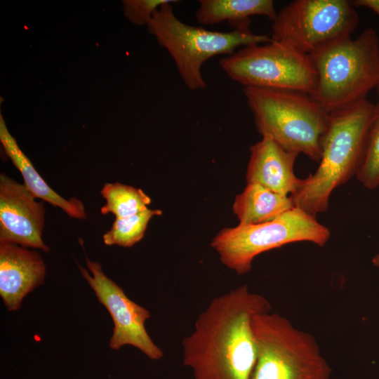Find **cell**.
<instances>
[{
	"label": "cell",
	"mask_w": 379,
	"mask_h": 379,
	"mask_svg": "<svg viewBox=\"0 0 379 379\" xmlns=\"http://www.w3.org/2000/svg\"><path fill=\"white\" fill-rule=\"evenodd\" d=\"M86 260L91 274L79 265L80 272L99 302L107 310L114 323L109 347L118 350L124 345H131L149 359H161L163 350L154 343L145 328V322L151 317L149 312L131 300L122 288L104 273L98 262L87 258Z\"/></svg>",
	"instance_id": "obj_10"
},
{
	"label": "cell",
	"mask_w": 379,
	"mask_h": 379,
	"mask_svg": "<svg viewBox=\"0 0 379 379\" xmlns=\"http://www.w3.org/2000/svg\"><path fill=\"white\" fill-rule=\"evenodd\" d=\"M0 141L5 153L20 172L24 180L23 184L36 198L61 208L71 218L77 219L86 218L84 205L80 199L76 197L69 199L63 198L44 181L10 133L1 114Z\"/></svg>",
	"instance_id": "obj_14"
},
{
	"label": "cell",
	"mask_w": 379,
	"mask_h": 379,
	"mask_svg": "<svg viewBox=\"0 0 379 379\" xmlns=\"http://www.w3.org/2000/svg\"><path fill=\"white\" fill-rule=\"evenodd\" d=\"M295 206L290 196L258 184H247L235 197L232 211L239 224H260L274 220Z\"/></svg>",
	"instance_id": "obj_15"
},
{
	"label": "cell",
	"mask_w": 379,
	"mask_h": 379,
	"mask_svg": "<svg viewBox=\"0 0 379 379\" xmlns=\"http://www.w3.org/2000/svg\"><path fill=\"white\" fill-rule=\"evenodd\" d=\"M309 56L317 74L310 95L329 113L366 99L379 84V39L372 28L354 39L335 41Z\"/></svg>",
	"instance_id": "obj_3"
},
{
	"label": "cell",
	"mask_w": 379,
	"mask_h": 379,
	"mask_svg": "<svg viewBox=\"0 0 379 379\" xmlns=\"http://www.w3.org/2000/svg\"><path fill=\"white\" fill-rule=\"evenodd\" d=\"M161 213V210L148 208L129 217L115 218L111 229L102 236L104 244L122 247L134 246L144 237L150 220Z\"/></svg>",
	"instance_id": "obj_18"
},
{
	"label": "cell",
	"mask_w": 379,
	"mask_h": 379,
	"mask_svg": "<svg viewBox=\"0 0 379 379\" xmlns=\"http://www.w3.org/2000/svg\"><path fill=\"white\" fill-rule=\"evenodd\" d=\"M44 201L36 197L24 184L0 175V242L50 251L42 239L45 224Z\"/></svg>",
	"instance_id": "obj_11"
},
{
	"label": "cell",
	"mask_w": 379,
	"mask_h": 379,
	"mask_svg": "<svg viewBox=\"0 0 379 379\" xmlns=\"http://www.w3.org/2000/svg\"><path fill=\"white\" fill-rule=\"evenodd\" d=\"M258 133L286 150L319 162L330 113L310 95L295 91L244 87Z\"/></svg>",
	"instance_id": "obj_4"
},
{
	"label": "cell",
	"mask_w": 379,
	"mask_h": 379,
	"mask_svg": "<svg viewBox=\"0 0 379 379\" xmlns=\"http://www.w3.org/2000/svg\"><path fill=\"white\" fill-rule=\"evenodd\" d=\"M356 177L368 190L379 186V102L374 104L364 154Z\"/></svg>",
	"instance_id": "obj_19"
},
{
	"label": "cell",
	"mask_w": 379,
	"mask_h": 379,
	"mask_svg": "<svg viewBox=\"0 0 379 379\" xmlns=\"http://www.w3.org/2000/svg\"><path fill=\"white\" fill-rule=\"evenodd\" d=\"M298 155L286 150L270 138L262 136L250 147L247 184H258L276 193L291 196L302 182L293 169Z\"/></svg>",
	"instance_id": "obj_13"
},
{
	"label": "cell",
	"mask_w": 379,
	"mask_h": 379,
	"mask_svg": "<svg viewBox=\"0 0 379 379\" xmlns=\"http://www.w3.org/2000/svg\"><path fill=\"white\" fill-rule=\"evenodd\" d=\"M46 265L40 253L16 244L0 242V295L9 311L44 283Z\"/></svg>",
	"instance_id": "obj_12"
},
{
	"label": "cell",
	"mask_w": 379,
	"mask_h": 379,
	"mask_svg": "<svg viewBox=\"0 0 379 379\" xmlns=\"http://www.w3.org/2000/svg\"><path fill=\"white\" fill-rule=\"evenodd\" d=\"M263 15L274 21L277 15L272 0H201L195 17L201 25L227 21L235 27L250 22L249 17Z\"/></svg>",
	"instance_id": "obj_16"
},
{
	"label": "cell",
	"mask_w": 379,
	"mask_h": 379,
	"mask_svg": "<svg viewBox=\"0 0 379 379\" xmlns=\"http://www.w3.org/2000/svg\"><path fill=\"white\" fill-rule=\"evenodd\" d=\"M173 0H124V15L133 24L147 25L155 11L163 4Z\"/></svg>",
	"instance_id": "obj_20"
},
{
	"label": "cell",
	"mask_w": 379,
	"mask_h": 379,
	"mask_svg": "<svg viewBox=\"0 0 379 379\" xmlns=\"http://www.w3.org/2000/svg\"><path fill=\"white\" fill-rule=\"evenodd\" d=\"M100 194L106 204L100 208L102 214L112 213L115 218L135 215L147 208L151 199L141 189L120 182L106 183Z\"/></svg>",
	"instance_id": "obj_17"
},
{
	"label": "cell",
	"mask_w": 379,
	"mask_h": 379,
	"mask_svg": "<svg viewBox=\"0 0 379 379\" xmlns=\"http://www.w3.org/2000/svg\"><path fill=\"white\" fill-rule=\"evenodd\" d=\"M371 262L374 266L379 267V253L372 258Z\"/></svg>",
	"instance_id": "obj_22"
},
{
	"label": "cell",
	"mask_w": 379,
	"mask_h": 379,
	"mask_svg": "<svg viewBox=\"0 0 379 379\" xmlns=\"http://www.w3.org/2000/svg\"><path fill=\"white\" fill-rule=\"evenodd\" d=\"M359 22L350 1L295 0L277 13L270 38L309 55L351 36Z\"/></svg>",
	"instance_id": "obj_9"
},
{
	"label": "cell",
	"mask_w": 379,
	"mask_h": 379,
	"mask_svg": "<svg viewBox=\"0 0 379 379\" xmlns=\"http://www.w3.org/2000/svg\"><path fill=\"white\" fill-rule=\"evenodd\" d=\"M271 309L247 285L215 297L182 341L183 365L192 379H251L258 357L253 318Z\"/></svg>",
	"instance_id": "obj_1"
},
{
	"label": "cell",
	"mask_w": 379,
	"mask_h": 379,
	"mask_svg": "<svg viewBox=\"0 0 379 379\" xmlns=\"http://www.w3.org/2000/svg\"><path fill=\"white\" fill-rule=\"evenodd\" d=\"M350 1L354 6L368 8L379 15V0H354Z\"/></svg>",
	"instance_id": "obj_21"
},
{
	"label": "cell",
	"mask_w": 379,
	"mask_h": 379,
	"mask_svg": "<svg viewBox=\"0 0 379 379\" xmlns=\"http://www.w3.org/2000/svg\"><path fill=\"white\" fill-rule=\"evenodd\" d=\"M377 89H378V93H379V84H378V87H377Z\"/></svg>",
	"instance_id": "obj_23"
},
{
	"label": "cell",
	"mask_w": 379,
	"mask_h": 379,
	"mask_svg": "<svg viewBox=\"0 0 379 379\" xmlns=\"http://www.w3.org/2000/svg\"><path fill=\"white\" fill-rule=\"evenodd\" d=\"M252 326L258 357L251 379H330L332 369L312 335L270 312L255 314Z\"/></svg>",
	"instance_id": "obj_6"
},
{
	"label": "cell",
	"mask_w": 379,
	"mask_h": 379,
	"mask_svg": "<svg viewBox=\"0 0 379 379\" xmlns=\"http://www.w3.org/2000/svg\"><path fill=\"white\" fill-rule=\"evenodd\" d=\"M330 237L326 226L295 206L267 222L223 228L213 238L211 246L225 267L241 275L251 270L253 260L262 253L299 241L323 247Z\"/></svg>",
	"instance_id": "obj_7"
},
{
	"label": "cell",
	"mask_w": 379,
	"mask_h": 379,
	"mask_svg": "<svg viewBox=\"0 0 379 379\" xmlns=\"http://www.w3.org/2000/svg\"><path fill=\"white\" fill-rule=\"evenodd\" d=\"M373 108L374 104L364 99L330 113L319 165L290 196L296 207L314 217L326 212L333 190L357 175Z\"/></svg>",
	"instance_id": "obj_2"
},
{
	"label": "cell",
	"mask_w": 379,
	"mask_h": 379,
	"mask_svg": "<svg viewBox=\"0 0 379 379\" xmlns=\"http://www.w3.org/2000/svg\"><path fill=\"white\" fill-rule=\"evenodd\" d=\"M177 2L173 0L160 6L147 27L173 58L182 80L190 90L206 88L201 68L209 58L222 54L230 55L238 47L272 41L266 34L253 33L250 22L241 24L230 32L212 31L187 25L173 11L172 4Z\"/></svg>",
	"instance_id": "obj_5"
},
{
	"label": "cell",
	"mask_w": 379,
	"mask_h": 379,
	"mask_svg": "<svg viewBox=\"0 0 379 379\" xmlns=\"http://www.w3.org/2000/svg\"><path fill=\"white\" fill-rule=\"evenodd\" d=\"M222 69L244 87L295 91L311 95L317 74L310 56L271 41L244 46L220 60Z\"/></svg>",
	"instance_id": "obj_8"
}]
</instances>
